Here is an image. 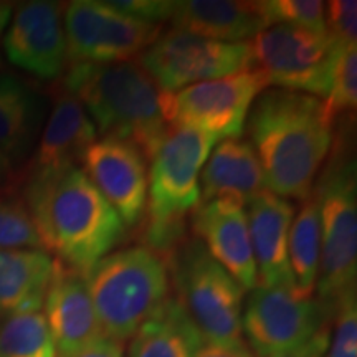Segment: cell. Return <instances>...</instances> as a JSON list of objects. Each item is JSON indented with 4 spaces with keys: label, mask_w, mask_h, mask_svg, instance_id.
I'll list each match as a JSON object with an SVG mask.
<instances>
[{
    "label": "cell",
    "mask_w": 357,
    "mask_h": 357,
    "mask_svg": "<svg viewBox=\"0 0 357 357\" xmlns=\"http://www.w3.org/2000/svg\"><path fill=\"white\" fill-rule=\"evenodd\" d=\"M329 336H331V324H326L316 336H312L310 341L306 342V344L271 357H324L326 351H328Z\"/></svg>",
    "instance_id": "33"
},
{
    "label": "cell",
    "mask_w": 357,
    "mask_h": 357,
    "mask_svg": "<svg viewBox=\"0 0 357 357\" xmlns=\"http://www.w3.org/2000/svg\"><path fill=\"white\" fill-rule=\"evenodd\" d=\"M13 13V3L10 2H0V38L6 33L8 24H10Z\"/></svg>",
    "instance_id": "36"
},
{
    "label": "cell",
    "mask_w": 357,
    "mask_h": 357,
    "mask_svg": "<svg viewBox=\"0 0 357 357\" xmlns=\"http://www.w3.org/2000/svg\"><path fill=\"white\" fill-rule=\"evenodd\" d=\"M139 65L160 93H176L252 68L253 55L250 42H220L172 29L141 53Z\"/></svg>",
    "instance_id": "11"
},
{
    "label": "cell",
    "mask_w": 357,
    "mask_h": 357,
    "mask_svg": "<svg viewBox=\"0 0 357 357\" xmlns=\"http://www.w3.org/2000/svg\"><path fill=\"white\" fill-rule=\"evenodd\" d=\"M79 164L124 225L139 227L147 204V160L139 147L128 139L106 136L84 151Z\"/></svg>",
    "instance_id": "13"
},
{
    "label": "cell",
    "mask_w": 357,
    "mask_h": 357,
    "mask_svg": "<svg viewBox=\"0 0 357 357\" xmlns=\"http://www.w3.org/2000/svg\"><path fill=\"white\" fill-rule=\"evenodd\" d=\"M247 132L261 164L266 189L283 199L311 194L333 146L334 128L316 96L271 88L248 111Z\"/></svg>",
    "instance_id": "1"
},
{
    "label": "cell",
    "mask_w": 357,
    "mask_h": 357,
    "mask_svg": "<svg viewBox=\"0 0 357 357\" xmlns=\"http://www.w3.org/2000/svg\"><path fill=\"white\" fill-rule=\"evenodd\" d=\"M266 86L265 75L252 66L176 93L159 91L160 111L167 126L200 129L218 139L240 137L253 101Z\"/></svg>",
    "instance_id": "8"
},
{
    "label": "cell",
    "mask_w": 357,
    "mask_h": 357,
    "mask_svg": "<svg viewBox=\"0 0 357 357\" xmlns=\"http://www.w3.org/2000/svg\"><path fill=\"white\" fill-rule=\"evenodd\" d=\"M12 160L7 158L6 154L0 153V189L7 185V182L12 178V172H13V166Z\"/></svg>",
    "instance_id": "35"
},
{
    "label": "cell",
    "mask_w": 357,
    "mask_h": 357,
    "mask_svg": "<svg viewBox=\"0 0 357 357\" xmlns=\"http://www.w3.org/2000/svg\"><path fill=\"white\" fill-rule=\"evenodd\" d=\"M339 132L312 190L318 195L321 260L318 301L333 314L334 305L356 288L357 276V176L351 118L336 123Z\"/></svg>",
    "instance_id": "5"
},
{
    "label": "cell",
    "mask_w": 357,
    "mask_h": 357,
    "mask_svg": "<svg viewBox=\"0 0 357 357\" xmlns=\"http://www.w3.org/2000/svg\"><path fill=\"white\" fill-rule=\"evenodd\" d=\"M106 3L114 10L136 20L160 25H164L166 20H171L174 10V2L169 0H108Z\"/></svg>",
    "instance_id": "32"
},
{
    "label": "cell",
    "mask_w": 357,
    "mask_h": 357,
    "mask_svg": "<svg viewBox=\"0 0 357 357\" xmlns=\"http://www.w3.org/2000/svg\"><path fill=\"white\" fill-rule=\"evenodd\" d=\"M68 357H124V344L113 341V339L102 337Z\"/></svg>",
    "instance_id": "34"
},
{
    "label": "cell",
    "mask_w": 357,
    "mask_h": 357,
    "mask_svg": "<svg viewBox=\"0 0 357 357\" xmlns=\"http://www.w3.org/2000/svg\"><path fill=\"white\" fill-rule=\"evenodd\" d=\"M245 205L258 287L294 291L288 258V235L294 218V205L270 190L255 195Z\"/></svg>",
    "instance_id": "17"
},
{
    "label": "cell",
    "mask_w": 357,
    "mask_h": 357,
    "mask_svg": "<svg viewBox=\"0 0 357 357\" xmlns=\"http://www.w3.org/2000/svg\"><path fill=\"white\" fill-rule=\"evenodd\" d=\"M326 35L339 48L352 47L357 40V2L333 0L324 3Z\"/></svg>",
    "instance_id": "30"
},
{
    "label": "cell",
    "mask_w": 357,
    "mask_h": 357,
    "mask_svg": "<svg viewBox=\"0 0 357 357\" xmlns=\"http://www.w3.org/2000/svg\"><path fill=\"white\" fill-rule=\"evenodd\" d=\"M129 357H189L184 334V312L169 298L154 318L146 321L131 337Z\"/></svg>",
    "instance_id": "24"
},
{
    "label": "cell",
    "mask_w": 357,
    "mask_h": 357,
    "mask_svg": "<svg viewBox=\"0 0 357 357\" xmlns=\"http://www.w3.org/2000/svg\"><path fill=\"white\" fill-rule=\"evenodd\" d=\"M84 278L102 336L123 344L171 298L166 265L142 245L109 253Z\"/></svg>",
    "instance_id": "6"
},
{
    "label": "cell",
    "mask_w": 357,
    "mask_h": 357,
    "mask_svg": "<svg viewBox=\"0 0 357 357\" xmlns=\"http://www.w3.org/2000/svg\"><path fill=\"white\" fill-rule=\"evenodd\" d=\"M268 25H291L316 35H326L324 3L319 0H266L261 2Z\"/></svg>",
    "instance_id": "28"
},
{
    "label": "cell",
    "mask_w": 357,
    "mask_h": 357,
    "mask_svg": "<svg viewBox=\"0 0 357 357\" xmlns=\"http://www.w3.org/2000/svg\"><path fill=\"white\" fill-rule=\"evenodd\" d=\"M43 306L56 357H68L105 337L82 271L53 260V273Z\"/></svg>",
    "instance_id": "16"
},
{
    "label": "cell",
    "mask_w": 357,
    "mask_h": 357,
    "mask_svg": "<svg viewBox=\"0 0 357 357\" xmlns=\"http://www.w3.org/2000/svg\"><path fill=\"white\" fill-rule=\"evenodd\" d=\"M0 68H2V56H0Z\"/></svg>",
    "instance_id": "37"
},
{
    "label": "cell",
    "mask_w": 357,
    "mask_h": 357,
    "mask_svg": "<svg viewBox=\"0 0 357 357\" xmlns=\"http://www.w3.org/2000/svg\"><path fill=\"white\" fill-rule=\"evenodd\" d=\"M333 314L312 298L287 288L252 289L242 314L247 346L255 357H271L306 344Z\"/></svg>",
    "instance_id": "12"
},
{
    "label": "cell",
    "mask_w": 357,
    "mask_h": 357,
    "mask_svg": "<svg viewBox=\"0 0 357 357\" xmlns=\"http://www.w3.org/2000/svg\"><path fill=\"white\" fill-rule=\"evenodd\" d=\"M174 30L220 42H245L266 30L261 2L185 0L174 2Z\"/></svg>",
    "instance_id": "19"
},
{
    "label": "cell",
    "mask_w": 357,
    "mask_h": 357,
    "mask_svg": "<svg viewBox=\"0 0 357 357\" xmlns=\"http://www.w3.org/2000/svg\"><path fill=\"white\" fill-rule=\"evenodd\" d=\"M70 65L131 61L162 33L164 25L136 20L100 0H73L63 7Z\"/></svg>",
    "instance_id": "10"
},
{
    "label": "cell",
    "mask_w": 357,
    "mask_h": 357,
    "mask_svg": "<svg viewBox=\"0 0 357 357\" xmlns=\"http://www.w3.org/2000/svg\"><path fill=\"white\" fill-rule=\"evenodd\" d=\"M200 202L234 197L247 204L268 190L261 164L253 146L242 137L218 142L200 172Z\"/></svg>",
    "instance_id": "20"
},
{
    "label": "cell",
    "mask_w": 357,
    "mask_h": 357,
    "mask_svg": "<svg viewBox=\"0 0 357 357\" xmlns=\"http://www.w3.org/2000/svg\"><path fill=\"white\" fill-rule=\"evenodd\" d=\"M42 119L37 91L15 75H0V153L12 162L29 154Z\"/></svg>",
    "instance_id": "22"
},
{
    "label": "cell",
    "mask_w": 357,
    "mask_h": 357,
    "mask_svg": "<svg viewBox=\"0 0 357 357\" xmlns=\"http://www.w3.org/2000/svg\"><path fill=\"white\" fill-rule=\"evenodd\" d=\"M0 250H43L24 197L12 190L0 192Z\"/></svg>",
    "instance_id": "27"
},
{
    "label": "cell",
    "mask_w": 357,
    "mask_h": 357,
    "mask_svg": "<svg viewBox=\"0 0 357 357\" xmlns=\"http://www.w3.org/2000/svg\"><path fill=\"white\" fill-rule=\"evenodd\" d=\"M323 105L326 121L336 128L342 118H354L357 106V50L356 45L342 48L334 66L331 88Z\"/></svg>",
    "instance_id": "26"
},
{
    "label": "cell",
    "mask_w": 357,
    "mask_h": 357,
    "mask_svg": "<svg viewBox=\"0 0 357 357\" xmlns=\"http://www.w3.org/2000/svg\"><path fill=\"white\" fill-rule=\"evenodd\" d=\"M96 136L95 124L82 102L60 88L35 149L29 176H43L77 166Z\"/></svg>",
    "instance_id": "18"
},
{
    "label": "cell",
    "mask_w": 357,
    "mask_h": 357,
    "mask_svg": "<svg viewBox=\"0 0 357 357\" xmlns=\"http://www.w3.org/2000/svg\"><path fill=\"white\" fill-rule=\"evenodd\" d=\"M190 234L205 245L236 283L252 291L258 287L257 265L242 200L218 197L200 202L190 213Z\"/></svg>",
    "instance_id": "15"
},
{
    "label": "cell",
    "mask_w": 357,
    "mask_h": 357,
    "mask_svg": "<svg viewBox=\"0 0 357 357\" xmlns=\"http://www.w3.org/2000/svg\"><path fill=\"white\" fill-rule=\"evenodd\" d=\"M334 333L329 336L324 357H357V300L356 288L336 301L333 310Z\"/></svg>",
    "instance_id": "29"
},
{
    "label": "cell",
    "mask_w": 357,
    "mask_h": 357,
    "mask_svg": "<svg viewBox=\"0 0 357 357\" xmlns=\"http://www.w3.org/2000/svg\"><path fill=\"white\" fill-rule=\"evenodd\" d=\"M3 53L35 78H60L68 68L63 6L47 0L20 3L3 33Z\"/></svg>",
    "instance_id": "14"
},
{
    "label": "cell",
    "mask_w": 357,
    "mask_h": 357,
    "mask_svg": "<svg viewBox=\"0 0 357 357\" xmlns=\"http://www.w3.org/2000/svg\"><path fill=\"white\" fill-rule=\"evenodd\" d=\"M166 268L174 301L190 323L213 342L227 346L243 341V288L212 258L205 245L189 235L167 258Z\"/></svg>",
    "instance_id": "7"
},
{
    "label": "cell",
    "mask_w": 357,
    "mask_h": 357,
    "mask_svg": "<svg viewBox=\"0 0 357 357\" xmlns=\"http://www.w3.org/2000/svg\"><path fill=\"white\" fill-rule=\"evenodd\" d=\"M288 258L294 280V293L311 298L318 281L321 260L319 202L314 190L303 200L288 235Z\"/></svg>",
    "instance_id": "23"
},
{
    "label": "cell",
    "mask_w": 357,
    "mask_h": 357,
    "mask_svg": "<svg viewBox=\"0 0 357 357\" xmlns=\"http://www.w3.org/2000/svg\"><path fill=\"white\" fill-rule=\"evenodd\" d=\"M61 89L82 102L102 137L114 136L136 144L147 162L166 136L159 88L137 61L66 68Z\"/></svg>",
    "instance_id": "3"
},
{
    "label": "cell",
    "mask_w": 357,
    "mask_h": 357,
    "mask_svg": "<svg viewBox=\"0 0 357 357\" xmlns=\"http://www.w3.org/2000/svg\"><path fill=\"white\" fill-rule=\"evenodd\" d=\"M52 273L45 250H0V321L42 310Z\"/></svg>",
    "instance_id": "21"
},
{
    "label": "cell",
    "mask_w": 357,
    "mask_h": 357,
    "mask_svg": "<svg viewBox=\"0 0 357 357\" xmlns=\"http://www.w3.org/2000/svg\"><path fill=\"white\" fill-rule=\"evenodd\" d=\"M218 137L200 129L169 126L149 160V189L142 220V247L166 265L189 236L187 217L200 204V172Z\"/></svg>",
    "instance_id": "4"
},
{
    "label": "cell",
    "mask_w": 357,
    "mask_h": 357,
    "mask_svg": "<svg viewBox=\"0 0 357 357\" xmlns=\"http://www.w3.org/2000/svg\"><path fill=\"white\" fill-rule=\"evenodd\" d=\"M0 357H56L42 312H25L0 321Z\"/></svg>",
    "instance_id": "25"
},
{
    "label": "cell",
    "mask_w": 357,
    "mask_h": 357,
    "mask_svg": "<svg viewBox=\"0 0 357 357\" xmlns=\"http://www.w3.org/2000/svg\"><path fill=\"white\" fill-rule=\"evenodd\" d=\"M184 312V311H182ZM184 334L187 341L189 357H255L247 344L227 346L220 342H213L190 323L184 312Z\"/></svg>",
    "instance_id": "31"
},
{
    "label": "cell",
    "mask_w": 357,
    "mask_h": 357,
    "mask_svg": "<svg viewBox=\"0 0 357 357\" xmlns=\"http://www.w3.org/2000/svg\"><path fill=\"white\" fill-rule=\"evenodd\" d=\"M22 197L42 247L82 273L128 238V227L78 166L29 176Z\"/></svg>",
    "instance_id": "2"
},
{
    "label": "cell",
    "mask_w": 357,
    "mask_h": 357,
    "mask_svg": "<svg viewBox=\"0 0 357 357\" xmlns=\"http://www.w3.org/2000/svg\"><path fill=\"white\" fill-rule=\"evenodd\" d=\"M253 66L268 84L326 98L342 48L328 37L291 25H271L250 40ZM346 48V47H344Z\"/></svg>",
    "instance_id": "9"
}]
</instances>
